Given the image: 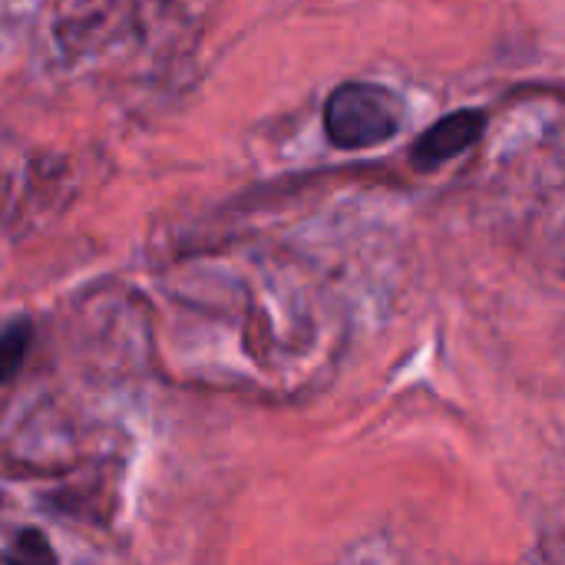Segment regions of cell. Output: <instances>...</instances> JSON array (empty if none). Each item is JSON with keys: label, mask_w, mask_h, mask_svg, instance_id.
Returning <instances> with one entry per match:
<instances>
[{"label": "cell", "mask_w": 565, "mask_h": 565, "mask_svg": "<svg viewBox=\"0 0 565 565\" xmlns=\"http://www.w3.org/2000/svg\"><path fill=\"white\" fill-rule=\"evenodd\" d=\"M404 122V99L367 79L338 83L324 99V136L334 149H374L397 136Z\"/></svg>", "instance_id": "6da1fadb"}, {"label": "cell", "mask_w": 565, "mask_h": 565, "mask_svg": "<svg viewBox=\"0 0 565 565\" xmlns=\"http://www.w3.org/2000/svg\"><path fill=\"white\" fill-rule=\"evenodd\" d=\"M480 132H483V113H477V109L450 113L417 136V142L411 149V162L420 172L437 169V166L457 159L460 152H467L480 139Z\"/></svg>", "instance_id": "7a4b0ae2"}, {"label": "cell", "mask_w": 565, "mask_h": 565, "mask_svg": "<svg viewBox=\"0 0 565 565\" xmlns=\"http://www.w3.org/2000/svg\"><path fill=\"white\" fill-rule=\"evenodd\" d=\"M33 341V324L26 318H17L0 328V384H7L26 361Z\"/></svg>", "instance_id": "3957f363"}, {"label": "cell", "mask_w": 565, "mask_h": 565, "mask_svg": "<svg viewBox=\"0 0 565 565\" xmlns=\"http://www.w3.org/2000/svg\"><path fill=\"white\" fill-rule=\"evenodd\" d=\"M7 565H56V553L40 530H20L7 553Z\"/></svg>", "instance_id": "277c9868"}]
</instances>
